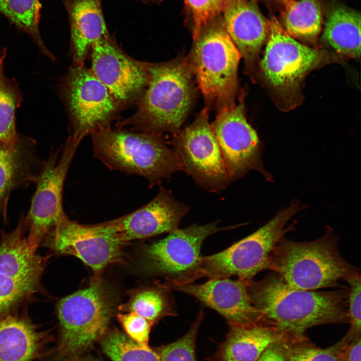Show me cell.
I'll return each mask as SVG.
<instances>
[{
	"label": "cell",
	"mask_w": 361,
	"mask_h": 361,
	"mask_svg": "<svg viewBox=\"0 0 361 361\" xmlns=\"http://www.w3.org/2000/svg\"><path fill=\"white\" fill-rule=\"evenodd\" d=\"M247 288L260 323L291 337L305 336L304 332L314 326L348 322L346 286L327 291L299 289L272 272Z\"/></svg>",
	"instance_id": "6da1fadb"
},
{
	"label": "cell",
	"mask_w": 361,
	"mask_h": 361,
	"mask_svg": "<svg viewBox=\"0 0 361 361\" xmlns=\"http://www.w3.org/2000/svg\"><path fill=\"white\" fill-rule=\"evenodd\" d=\"M148 84L136 113L121 122L135 131L160 135L179 131L194 98V74L188 58L147 63Z\"/></svg>",
	"instance_id": "7a4b0ae2"
},
{
	"label": "cell",
	"mask_w": 361,
	"mask_h": 361,
	"mask_svg": "<svg viewBox=\"0 0 361 361\" xmlns=\"http://www.w3.org/2000/svg\"><path fill=\"white\" fill-rule=\"evenodd\" d=\"M339 241L329 226L321 237L312 241H295L285 236L272 251L267 270L299 289L341 287L340 281H346L360 271L342 256L338 248Z\"/></svg>",
	"instance_id": "3957f363"
},
{
	"label": "cell",
	"mask_w": 361,
	"mask_h": 361,
	"mask_svg": "<svg viewBox=\"0 0 361 361\" xmlns=\"http://www.w3.org/2000/svg\"><path fill=\"white\" fill-rule=\"evenodd\" d=\"M90 136L94 156L109 169L141 176L151 187L183 169L160 135L108 127Z\"/></svg>",
	"instance_id": "277c9868"
},
{
	"label": "cell",
	"mask_w": 361,
	"mask_h": 361,
	"mask_svg": "<svg viewBox=\"0 0 361 361\" xmlns=\"http://www.w3.org/2000/svg\"><path fill=\"white\" fill-rule=\"evenodd\" d=\"M193 40L187 58L208 107L218 112L234 105L241 56L223 21L210 22Z\"/></svg>",
	"instance_id": "5b68a950"
},
{
	"label": "cell",
	"mask_w": 361,
	"mask_h": 361,
	"mask_svg": "<svg viewBox=\"0 0 361 361\" xmlns=\"http://www.w3.org/2000/svg\"><path fill=\"white\" fill-rule=\"evenodd\" d=\"M306 208L293 200L257 231L216 254L203 256L196 279L229 278L237 276L247 284L258 273L267 270L270 255L279 242L295 229V223L286 226L297 213Z\"/></svg>",
	"instance_id": "8992f818"
},
{
	"label": "cell",
	"mask_w": 361,
	"mask_h": 361,
	"mask_svg": "<svg viewBox=\"0 0 361 361\" xmlns=\"http://www.w3.org/2000/svg\"><path fill=\"white\" fill-rule=\"evenodd\" d=\"M114 309L108 288L98 279L61 299L56 307L60 324L58 354L73 358L89 348L105 334Z\"/></svg>",
	"instance_id": "52a82bcc"
},
{
	"label": "cell",
	"mask_w": 361,
	"mask_h": 361,
	"mask_svg": "<svg viewBox=\"0 0 361 361\" xmlns=\"http://www.w3.org/2000/svg\"><path fill=\"white\" fill-rule=\"evenodd\" d=\"M26 232L21 216L17 227L0 241V320L43 290L41 278L49 256L29 246Z\"/></svg>",
	"instance_id": "ba28073f"
},
{
	"label": "cell",
	"mask_w": 361,
	"mask_h": 361,
	"mask_svg": "<svg viewBox=\"0 0 361 361\" xmlns=\"http://www.w3.org/2000/svg\"><path fill=\"white\" fill-rule=\"evenodd\" d=\"M70 118V136L80 142L87 135L111 127L122 105L84 65H73L60 86Z\"/></svg>",
	"instance_id": "9c48e42d"
},
{
	"label": "cell",
	"mask_w": 361,
	"mask_h": 361,
	"mask_svg": "<svg viewBox=\"0 0 361 361\" xmlns=\"http://www.w3.org/2000/svg\"><path fill=\"white\" fill-rule=\"evenodd\" d=\"M220 227L218 221L205 225L193 224L176 229L165 238L145 246L143 266L149 274L162 276L166 285L182 284L196 280L205 240L218 232L241 226Z\"/></svg>",
	"instance_id": "30bf717a"
},
{
	"label": "cell",
	"mask_w": 361,
	"mask_h": 361,
	"mask_svg": "<svg viewBox=\"0 0 361 361\" xmlns=\"http://www.w3.org/2000/svg\"><path fill=\"white\" fill-rule=\"evenodd\" d=\"M80 143L69 137L62 147L53 151L44 161L30 209L24 216L27 241L35 251L65 214L62 204L63 188Z\"/></svg>",
	"instance_id": "8fae6325"
},
{
	"label": "cell",
	"mask_w": 361,
	"mask_h": 361,
	"mask_svg": "<svg viewBox=\"0 0 361 361\" xmlns=\"http://www.w3.org/2000/svg\"><path fill=\"white\" fill-rule=\"evenodd\" d=\"M207 107L194 122L173 135L171 143L183 169L200 188L220 193L230 182L216 139L209 122Z\"/></svg>",
	"instance_id": "7c38bea8"
},
{
	"label": "cell",
	"mask_w": 361,
	"mask_h": 361,
	"mask_svg": "<svg viewBox=\"0 0 361 361\" xmlns=\"http://www.w3.org/2000/svg\"><path fill=\"white\" fill-rule=\"evenodd\" d=\"M210 126L230 182L251 170L261 173L266 180H272L264 167L263 148L256 131L247 121L243 103L219 110Z\"/></svg>",
	"instance_id": "4fadbf2b"
},
{
	"label": "cell",
	"mask_w": 361,
	"mask_h": 361,
	"mask_svg": "<svg viewBox=\"0 0 361 361\" xmlns=\"http://www.w3.org/2000/svg\"><path fill=\"white\" fill-rule=\"evenodd\" d=\"M41 245L55 254L79 258L96 273L121 258L122 244L103 223L81 224L65 214Z\"/></svg>",
	"instance_id": "5bb4252c"
},
{
	"label": "cell",
	"mask_w": 361,
	"mask_h": 361,
	"mask_svg": "<svg viewBox=\"0 0 361 361\" xmlns=\"http://www.w3.org/2000/svg\"><path fill=\"white\" fill-rule=\"evenodd\" d=\"M324 56V52L296 41L275 18L269 21L260 68L265 79L273 88L282 92L296 89L304 76L322 62Z\"/></svg>",
	"instance_id": "9a60e30c"
},
{
	"label": "cell",
	"mask_w": 361,
	"mask_h": 361,
	"mask_svg": "<svg viewBox=\"0 0 361 361\" xmlns=\"http://www.w3.org/2000/svg\"><path fill=\"white\" fill-rule=\"evenodd\" d=\"M95 76L123 106L138 101L149 80L147 63L127 55L109 36L91 48Z\"/></svg>",
	"instance_id": "2e32d148"
},
{
	"label": "cell",
	"mask_w": 361,
	"mask_h": 361,
	"mask_svg": "<svg viewBox=\"0 0 361 361\" xmlns=\"http://www.w3.org/2000/svg\"><path fill=\"white\" fill-rule=\"evenodd\" d=\"M189 210V206L177 200L170 190L160 187L157 195L143 206L103 223L123 245L178 229Z\"/></svg>",
	"instance_id": "e0dca14e"
},
{
	"label": "cell",
	"mask_w": 361,
	"mask_h": 361,
	"mask_svg": "<svg viewBox=\"0 0 361 361\" xmlns=\"http://www.w3.org/2000/svg\"><path fill=\"white\" fill-rule=\"evenodd\" d=\"M164 285L194 297L221 314L229 324L246 325L260 323V315L251 303L247 284L239 279L213 278L203 284Z\"/></svg>",
	"instance_id": "ac0fdd59"
},
{
	"label": "cell",
	"mask_w": 361,
	"mask_h": 361,
	"mask_svg": "<svg viewBox=\"0 0 361 361\" xmlns=\"http://www.w3.org/2000/svg\"><path fill=\"white\" fill-rule=\"evenodd\" d=\"M36 142L20 134L13 144L0 142V231L7 221L9 199L18 189L36 184L44 160L38 156Z\"/></svg>",
	"instance_id": "d6986e66"
},
{
	"label": "cell",
	"mask_w": 361,
	"mask_h": 361,
	"mask_svg": "<svg viewBox=\"0 0 361 361\" xmlns=\"http://www.w3.org/2000/svg\"><path fill=\"white\" fill-rule=\"evenodd\" d=\"M222 12L225 29L241 58L252 62L266 42L269 21L253 1L226 0Z\"/></svg>",
	"instance_id": "ffe728a7"
},
{
	"label": "cell",
	"mask_w": 361,
	"mask_h": 361,
	"mask_svg": "<svg viewBox=\"0 0 361 361\" xmlns=\"http://www.w3.org/2000/svg\"><path fill=\"white\" fill-rule=\"evenodd\" d=\"M53 340L48 330H43L27 313L18 311L0 320V361H35L47 353Z\"/></svg>",
	"instance_id": "44dd1931"
},
{
	"label": "cell",
	"mask_w": 361,
	"mask_h": 361,
	"mask_svg": "<svg viewBox=\"0 0 361 361\" xmlns=\"http://www.w3.org/2000/svg\"><path fill=\"white\" fill-rule=\"evenodd\" d=\"M229 325L227 338L217 353L219 361H257L268 347L291 338L261 323Z\"/></svg>",
	"instance_id": "7402d4cb"
},
{
	"label": "cell",
	"mask_w": 361,
	"mask_h": 361,
	"mask_svg": "<svg viewBox=\"0 0 361 361\" xmlns=\"http://www.w3.org/2000/svg\"><path fill=\"white\" fill-rule=\"evenodd\" d=\"M68 12L73 65H84L92 45L109 36L101 0H72Z\"/></svg>",
	"instance_id": "603a6c76"
},
{
	"label": "cell",
	"mask_w": 361,
	"mask_h": 361,
	"mask_svg": "<svg viewBox=\"0 0 361 361\" xmlns=\"http://www.w3.org/2000/svg\"><path fill=\"white\" fill-rule=\"evenodd\" d=\"M337 53L357 59L360 56V15L341 5L327 11L322 35Z\"/></svg>",
	"instance_id": "cb8c5ba5"
},
{
	"label": "cell",
	"mask_w": 361,
	"mask_h": 361,
	"mask_svg": "<svg viewBox=\"0 0 361 361\" xmlns=\"http://www.w3.org/2000/svg\"><path fill=\"white\" fill-rule=\"evenodd\" d=\"M283 21L286 32L291 37L315 42L322 22L319 0H289L285 4Z\"/></svg>",
	"instance_id": "d4e9b609"
},
{
	"label": "cell",
	"mask_w": 361,
	"mask_h": 361,
	"mask_svg": "<svg viewBox=\"0 0 361 361\" xmlns=\"http://www.w3.org/2000/svg\"><path fill=\"white\" fill-rule=\"evenodd\" d=\"M40 0H0V13L27 34L42 54L55 61V56L46 47L40 35Z\"/></svg>",
	"instance_id": "484cf974"
},
{
	"label": "cell",
	"mask_w": 361,
	"mask_h": 361,
	"mask_svg": "<svg viewBox=\"0 0 361 361\" xmlns=\"http://www.w3.org/2000/svg\"><path fill=\"white\" fill-rule=\"evenodd\" d=\"M7 49L0 53V142L13 144L20 134L17 132L16 114L24 100L19 83L8 78L4 72Z\"/></svg>",
	"instance_id": "4316f807"
},
{
	"label": "cell",
	"mask_w": 361,
	"mask_h": 361,
	"mask_svg": "<svg viewBox=\"0 0 361 361\" xmlns=\"http://www.w3.org/2000/svg\"><path fill=\"white\" fill-rule=\"evenodd\" d=\"M169 290L164 285L142 289L119 308L134 312L153 323L166 316H175L176 311Z\"/></svg>",
	"instance_id": "83f0119b"
},
{
	"label": "cell",
	"mask_w": 361,
	"mask_h": 361,
	"mask_svg": "<svg viewBox=\"0 0 361 361\" xmlns=\"http://www.w3.org/2000/svg\"><path fill=\"white\" fill-rule=\"evenodd\" d=\"M101 346L112 361H160L158 353L148 345L137 343L117 329L108 333Z\"/></svg>",
	"instance_id": "f1b7e54d"
},
{
	"label": "cell",
	"mask_w": 361,
	"mask_h": 361,
	"mask_svg": "<svg viewBox=\"0 0 361 361\" xmlns=\"http://www.w3.org/2000/svg\"><path fill=\"white\" fill-rule=\"evenodd\" d=\"M204 316V312L201 311L190 330L184 336L160 349L158 353L160 361H196L195 343Z\"/></svg>",
	"instance_id": "f546056e"
},
{
	"label": "cell",
	"mask_w": 361,
	"mask_h": 361,
	"mask_svg": "<svg viewBox=\"0 0 361 361\" xmlns=\"http://www.w3.org/2000/svg\"><path fill=\"white\" fill-rule=\"evenodd\" d=\"M305 341L303 337L281 343L286 361H339L333 346L322 349L309 344Z\"/></svg>",
	"instance_id": "4dcf8cb0"
},
{
	"label": "cell",
	"mask_w": 361,
	"mask_h": 361,
	"mask_svg": "<svg viewBox=\"0 0 361 361\" xmlns=\"http://www.w3.org/2000/svg\"><path fill=\"white\" fill-rule=\"evenodd\" d=\"M345 282L348 285L347 302L350 327L341 341L348 343L360 337V273L350 277Z\"/></svg>",
	"instance_id": "1f68e13d"
},
{
	"label": "cell",
	"mask_w": 361,
	"mask_h": 361,
	"mask_svg": "<svg viewBox=\"0 0 361 361\" xmlns=\"http://www.w3.org/2000/svg\"><path fill=\"white\" fill-rule=\"evenodd\" d=\"M226 0H185L193 18V38L223 12Z\"/></svg>",
	"instance_id": "d6a6232c"
},
{
	"label": "cell",
	"mask_w": 361,
	"mask_h": 361,
	"mask_svg": "<svg viewBox=\"0 0 361 361\" xmlns=\"http://www.w3.org/2000/svg\"><path fill=\"white\" fill-rule=\"evenodd\" d=\"M126 335L134 342L148 345L152 321L134 313H119L117 315Z\"/></svg>",
	"instance_id": "836d02e7"
},
{
	"label": "cell",
	"mask_w": 361,
	"mask_h": 361,
	"mask_svg": "<svg viewBox=\"0 0 361 361\" xmlns=\"http://www.w3.org/2000/svg\"><path fill=\"white\" fill-rule=\"evenodd\" d=\"M333 347L339 361H360V337L348 343L340 341Z\"/></svg>",
	"instance_id": "e575fe53"
},
{
	"label": "cell",
	"mask_w": 361,
	"mask_h": 361,
	"mask_svg": "<svg viewBox=\"0 0 361 361\" xmlns=\"http://www.w3.org/2000/svg\"><path fill=\"white\" fill-rule=\"evenodd\" d=\"M282 342L274 344L268 347L257 361H286L281 344Z\"/></svg>",
	"instance_id": "d590c367"
},
{
	"label": "cell",
	"mask_w": 361,
	"mask_h": 361,
	"mask_svg": "<svg viewBox=\"0 0 361 361\" xmlns=\"http://www.w3.org/2000/svg\"><path fill=\"white\" fill-rule=\"evenodd\" d=\"M279 2H281L282 3H284V4H286L287 2H288L289 0H273Z\"/></svg>",
	"instance_id": "8d00e7d4"
},
{
	"label": "cell",
	"mask_w": 361,
	"mask_h": 361,
	"mask_svg": "<svg viewBox=\"0 0 361 361\" xmlns=\"http://www.w3.org/2000/svg\"><path fill=\"white\" fill-rule=\"evenodd\" d=\"M72 361H76V360H72ZM83 361H89V360H83Z\"/></svg>",
	"instance_id": "74e56055"
}]
</instances>
